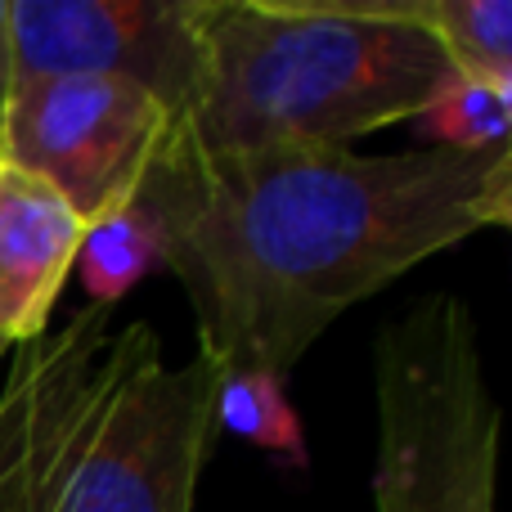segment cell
I'll return each mask as SVG.
<instances>
[{
  "mask_svg": "<svg viewBox=\"0 0 512 512\" xmlns=\"http://www.w3.org/2000/svg\"><path fill=\"white\" fill-rule=\"evenodd\" d=\"M171 131V108L131 81H18L0 135V162L45 180L81 225H95L140 194Z\"/></svg>",
  "mask_w": 512,
  "mask_h": 512,
  "instance_id": "obj_5",
  "label": "cell"
},
{
  "mask_svg": "<svg viewBox=\"0 0 512 512\" xmlns=\"http://www.w3.org/2000/svg\"><path fill=\"white\" fill-rule=\"evenodd\" d=\"M450 63L405 0H212L207 81L171 144L346 149L423 117Z\"/></svg>",
  "mask_w": 512,
  "mask_h": 512,
  "instance_id": "obj_3",
  "label": "cell"
},
{
  "mask_svg": "<svg viewBox=\"0 0 512 512\" xmlns=\"http://www.w3.org/2000/svg\"><path fill=\"white\" fill-rule=\"evenodd\" d=\"M81 216L45 180L0 162V342L45 333L81 248Z\"/></svg>",
  "mask_w": 512,
  "mask_h": 512,
  "instance_id": "obj_7",
  "label": "cell"
},
{
  "mask_svg": "<svg viewBox=\"0 0 512 512\" xmlns=\"http://www.w3.org/2000/svg\"><path fill=\"white\" fill-rule=\"evenodd\" d=\"M423 122L432 131L436 149H450V153L508 149L512 90L450 72L445 86L432 95V104L423 108Z\"/></svg>",
  "mask_w": 512,
  "mask_h": 512,
  "instance_id": "obj_11",
  "label": "cell"
},
{
  "mask_svg": "<svg viewBox=\"0 0 512 512\" xmlns=\"http://www.w3.org/2000/svg\"><path fill=\"white\" fill-rule=\"evenodd\" d=\"M140 198L221 373L288 378L346 315L427 256L512 221V144L490 153H194L167 140Z\"/></svg>",
  "mask_w": 512,
  "mask_h": 512,
  "instance_id": "obj_1",
  "label": "cell"
},
{
  "mask_svg": "<svg viewBox=\"0 0 512 512\" xmlns=\"http://www.w3.org/2000/svg\"><path fill=\"white\" fill-rule=\"evenodd\" d=\"M212 0H9L18 81L117 77L194 113L207 81Z\"/></svg>",
  "mask_w": 512,
  "mask_h": 512,
  "instance_id": "obj_6",
  "label": "cell"
},
{
  "mask_svg": "<svg viewBox=\"0 0 512 512\" xmlns=\"http://www.w3.org/2000/svg\"><path fill=\"white\" fill-rule=\"evenodd\" d=\"M216 369L167 364L144 319L86 306L9 346L0 512H194L216 450Z\"/></svg>",
  "mask_w": 512,
  "mask_h": 512,
  "instance_id": "obj_2",
  "label": "cell"
},
{
  "mask_svg": "<svg viewBox=\"0 0 512 512\" xmlns=\"http://www.w3.org/2000/svg\"><path fill=\"white\" fill-rule=\"evenodd\" d=\"M162 265H167V234H162L158 212L135 194L113 216L86 225L72 270H81V288L90 292V306L113 310L144 274L162 270Z\"/></svg>",
  "mask_w": 512,
  "mask_h": 512,
  "instance_id": "obj_8",
  "label": "cell"
},
{
  "mask_svg": "<svg viewBox=\"0 0 512 512\" xmlns=\"http://www.w3.org/2000/svg\"><path fill=\"white\" fill-rule=\"evenodd\" d=\"M450 72L512 90V0H405Z\"/></svg>",
  "mask_w": 512,
  "mask_h": 512,
  "instance_id": "obj_9",
  "label": "cell"
},
{
  "mask_svg": "<svg viewBox=\"0 0 512 512\" xmlns=\"http://www.w3.org/2000/svg\"><path fill=\"white\" fill-rule=\"evenodd\" d=\"M373 512H495L499 400L454 292L409 301L373 337Z\"/></svg>",
  "mask_w": 512,
  "mask_h": 512,
  "instance_id": "obj_4",
  "label": "cell"
},
{
  "mask_svg": "<svg viewBox=\"0 0 512 512\" xmlns=\"http://www.w3.org/2000/svg\"><path fill=\"white\" fill-rule=\"evenodd\" d=\"M5 355H9V346H5V342H0V360H5Z\"/></svg>",
  "mask_w": 512,
  "mask_h": 512,
  "instance_id": "obj_13",
  "label": "cell"
},
{
  "mask_svg": "<svg viewBox=\"0 0 512 512\" xmlns=\"http://www.w3.org/2000/svg\"><path fill=\"white\" fill-rule=\"evenodd\" d=\"M18 90V59H14V27H9V0H0V135Z\"/></svg>",
  "mask_w": 512,
  "mask_h": 512,
  "instance_id": "obj_12",
  "label": "cell"
},
{
  "mask_svg": "<svg viewBox=\"0 0 512 512\" xmlns=\"http://www.w3.org/2000/svg\"><path fill=\"white\" fill-rule=\"evenodd\" d=\"M216 432H230L256 450L306 463V432L292 409L283 378L270 373H221L216 378Z\"/></svg>",
  "mask_w": 512,
  "mask_h": 512,
  "instance_id": "obj_10",
  "label": "cell"
}]
</instances>
